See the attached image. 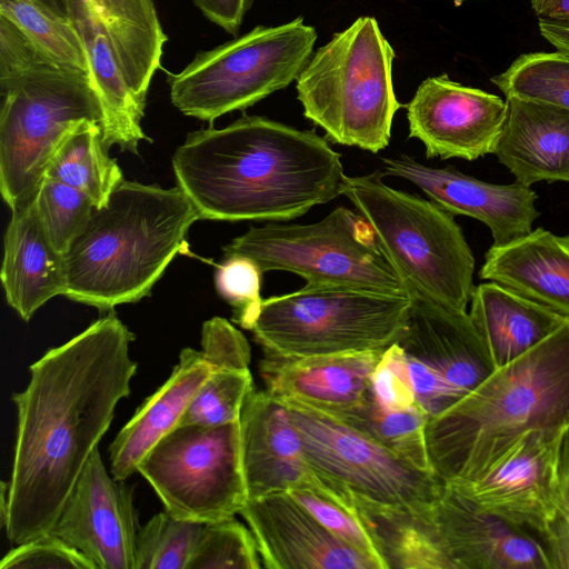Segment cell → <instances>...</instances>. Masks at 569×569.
<instances>
[{"label": "cell", "instance_id": "cell-1", "mask_svg": "<svg viewBox=\"0 0 569 569\" xmlns=\"http://www.w3.org/2000/svg\"><path fill=\"white\" fill-rule=\"evenodd\" d=\"M134 336L113 313L30 366L12 395L17 431L2 519L13 545L49 533L117 408L131 391Z\"/></svg>", "mask_w": 569, "mask_h": 569}, {"label": "cell", "instance_id": "cell-2", "mask_svg": "<svg viewBox=\"0 0 569 569\" xmlns=\"http://www.w3.org/2000/svg\"><path fill=\"white\" fill-rule=\"evenodd\" d=\"M200 219L287 221L341 194V156L313 130L242 116L190 132L172 157Z\"/></svg>", "mask_w": 569, "mask_h": 569}, {"label": "cell", "instance_id": "cell-3", "mask_svg": "<svg viewBox=\"0 0 569 569\" xmlns=\"http://www.w3.org/2000/svg\"><path fill=\"white\" fill-rule=\"evenodd\" d=\"M568 429L569 319L429 419L426 442L435 476L459 483L483 475L527 433Z\"/></svg>", "mask_w": 569, "mask_h": 569}, {"label": "cell", "instance_id": "cell-4", "mask_svg": "<svg viewBox=\"0 0 569 569\" xmlns=\"http://www.w3.org/2000/svg\"><path fill=\"white\" fill-rule=\"evenodd\" d=\"M199 219L178 186L123 180L63 254L64 297L110 310L149 296Z\"/></svg>", "mask_w": 569, "mask_h": 569}, {"label": "cell", "instance_id": "cell-5", "mask_svg": "<svg viewBox=\"0 0 569 569\" xmlns=\"http://www.w3.org/2000/svg\"><path fill=\"white\" fill-rule=\"evenodd\" d=\"M0 98V191L13 211L33 201L66 136L102 111L89 74L49 61L1 16Z\"/></svg>", "mask_w": 569, "mask_h": 569}, {"label": "cell", "instance_id": "cell-6", "mask_svg": "<svg viewBox=\"0 0 569 569\" xmlns=\"http://www.w3.org/2000/svg\"><path fill=\"white\" fill-rule=\"evenodd\" d=\"M396 52L375 17L357 18L312 52L296 80L303 116L338 144L386 149L397 111Z\"/></svg>", "mask_w": 569, "mask_h": 569}, {"label": "cell", "instance_id": "cell-7", "mask_svg": "<svg viewBox=\"0 0 569 569\" xmlns=\"http://www.w3.org/2000/svg\"><path fill=\"white\" fill-rule=\"evenodd\" d=\"M383 177L379 170L345 176L341 194L368 221L403 287L467 311L476 260L453 214L432 200L388 186Z\"/></svg>", "mask_w": 569, "mask_h": 569}, {"label": "cell", "instance_id": "cell-8", "mask_svg": "<svg viewBox=\"0 0 569 569\" xmlns=\"http://www.w3.org/2000/svg\"><path fill=\"white\" fill-rule=\"evenodd\" d=\"M410 307L407 292L307 282L262 299L247 330L263 355L282 358L385 351L401 338Z\"/></svg>", "mask_w": 569, "mask_h": 569}, {"label": "cell", "instance_id": "cell-9", "mask_svg": "<svg viewBox=\"0 0 569 569\" xmlns=\"http://www.w3.org/2000/svg\"><path fill=\"white\" fill-rule=\"evenodd\" d=\"M318 34L297 17L278 26H257L211 50L199 52L170 76V99L183 114L212 122L244 110L297 80Z\"/></svg>", "mask_w": 569, "mask_h": 569}, {"label": "cell", "instance_id": "cell-10", "mask_svg": "<svg viewBox=\"0 0 569 569\" xmlns=\"http://www.w3.org/2000/svg\"><path fill=\"white\" fill-rule=\"evenodd\" d=\"M222 251L226 257L252 259L263 272L289 271L307 282L406 293L368 221L346 207L309 224L271 222L251 227Z\"/></svg>", "mask_w": 569, "mask_h": 569}, {"label": "cell", "instance_id": "cell-11", "mask_svg": "<svg viewBox=\"0 0 569 569\" xmlns=\"http://www.w3.org/2000/svg\"><path fill=\"white\" fill-rule=\"evenodd\" d=\"M138 472L178 519H230L248 501L239 421L177 426L147 453Z\"/></svg>", "mask_w": 569, "mask_h": 569}, {"label": "cell", "instance_id": "cell-12", "mask_svg": "<svg viewBox=\"0 0 569 569\" xmlns=\"http://www.w3.org/2000/svg\"><path fill=\"white\" fill-rule=\"evenodd\" d=\"M279 400V399H278ZM301 436L309 467L332 497L427 508L443 483L346 422L296 400H279Z\"/></svg>", "mask_w": 569, "mask_h": 569}, {"label": "cell", "instance_id": "cell-13", "mask_svg": "<svg viewBox=\"0 0 569 569\" xmlns=\"http://www.w3.org/2000/svg\"><path fill=\"white\" fill-rule=\"evenodd\" d=\"M565 433L531 431L480 477L445 485L540 539L557 507Z\"/></svg>", "mask_w": 569, "mask_h": 569}, {"label": "cell", "instance_id": "cell-14", "mask_svg": "<svg viewBox=\"0 0 569 569\" xmlns=\"http://www.w3.org/2000/svg\"><path fill=\"white\" fill-rule=\"evenodd\" d=\"M139 529L133 488L107 471L97 448L50 533L81 552L94 569H133Z\"/></svg>", "mask_w": 569, "mask_h": 569}, {"label": "cell", "instance_id": "cell-15", "mask_svg": "<svg viewBox=\"0 0 569 569\" xmlns=\"http://www.w3.org/2000/svg\"><path fill=\"white\" fill-rule=\"evenodd\" d=\"M406 108L409 137L422 142L428 159L493 154L507 116L506 100L446 73L425 79Z\"/></svg>", "mask_w": 569, "mask_h": 569}, {"label": "cell", "instance_id": "cell-16", "mask_svg": "<svg viewBox=\"0 0 569 569\" xmlns=\"http://www.w3.org/2000/svg\"><path fill=\"white\" fill-rule=\"evenodd\" d=\"M385 176L402 178L421 189L451 214H463L486 224L493 243L501 246L528 234L539 217L537 193L518 181L487 182L451 167L433 168L402 154L385 158Z\"/></svg>", "mask_w": 569, "mask_h": 569}, {"label": "cell", "instance_id": "cell-17", "mask_svg": "<svg viewBox=\"0 0 569 569\" xmlns=\"http://www.w3.org/2000/svg\"><path fill=\"white\" fill-rule=\"evenodd\" d=\"M268 569H379L326 529L289 492L249 499L239 512Z\"/></svg>", "mask_w": 569, "mask_h": 569}, {"label": "cell", "instance_id": "cell-18", "mask_svg": "<svg viewBox=\"0 0 569 569\" xmlns=\"http://www.w3.org/2000/svg\"><path fill=\"white\" fill-rule=\"evenodd\" d=\"M239 427L248 500L307 485L326 489L308 465L289 410L267 390L249 393Z\"/></svg>", "mask_w": 569, "mask_h": 569}, {"label": "cell", "instance_id": "cell-19", "mask_svg": "<svg viewBox=\"0 0 569 569\" xmlns=\"http://www.w3.org/2000/svg\"><path fill=\"white\" fill-rule=\"evenodd\" d=\"M433 513L455 569H551L538 537L478 509L445 483Z\"/></svg>", "mask_w": 569, "mask_h": 569}, {"label": "cell", "instance_id": "cell-20", "mask_svg": "<svg viewBox=\"0 0 569 569\" xmlns=\"http://www.w3.org/2000/svg\"><path fill=\"white\" fill-rule=\"evenodd\" d=\"M411 298L403 351L439 371L463 396L496 368L469 312L446 307L405 286Z\"/></svg>", "mask_w": 569, "mask_h": 569}, {"label": "cell", "instance_id": "cell-21", "mask_svg": "<svg viewBox=\"0 0 569 569\" xmlns=\"http://www.w3.org/2000/svg\"><path fill=\"white\" fill-rule=\"evenodd\" d=\"M383 351L282 358L264 355L260 373L279 400H296L327 413L357 403L370 386Z\"/></svg>", "mask_w": 569, "mask_h": 569}, {"label": "cell", "instance_id": "cell-22", "mask_svg": "<svg viewBox=\"0 0 569 569\" xmlns=\"http://www.w3.org/2000/svg\"><path fill=\"white\" fill-rule=\"evenodd\" d=\"M507 116L493 154L531 187L540 181L569 182V109L506 97Z\"/></svg>", "mask_w": 569, "mask_h": 569}, {"label": "cell", "instance_id": "cell-23", "mask_svg": "<svg viewBox=\"0 0 569 569\" xmlns=\"http://www.w3.org/2000/svg\"><path fill=\"white\" fill-rule=\"evenodd\" d=\"M479 277L569 319V234L537 228L508 243L492 244Z\"/></svg>", "mask_w": 569, "mask_h": 569}, {"label": "cell", "instance_id": "cell-24", "mask_svg": "<svg viewBox=\"0 0 569 569\" xmlns=\"http://www.w3.org/2000/svg\"><path fill=\"white\" fill-rule=\"evenodd\" d=\"M210 375L201 350L183 348L170 377L138 408L110 445V472L127 480L147 453L180 422Z\"/></svg>", "mask_w": 569, "mask_h": 569}, {"label": "cell", "instance_id": "cell-25", "mask_svg": "<svg viewBox=\"0 0 569 569\" xmlns=\"http://www.w3.org/2000/svg\"><path fill=\"white\" fill-rule=\"evenodd\" d=\"M1 283L7 302L24 320L66 292L64 258L50 242L33 201L11 211L4 233Z\"/></svg>", "mask_w": 569, "mask_h": 569}, {"label": "cell", "instance_id": "cell-26", "mask_svg": "<svg viewBox=\"0 0 569 569\" xmlns=\"http://www.w3.org/2000/svg\"><path fill=\"white\" fill-rule=\"evenodd\" d=\"M67 17L80 34L89 74L102 111V136L106 147L138 152L139 142L148 140L141 127L142 104L130 90L113 47L89 0H62Z\"/></svg>", "mask_w": 569, "mask_h": 569}, {"label": "cell", "instance_id": "cell-27", "mask_svg": "<svg viewBox=\"0 0 569 569\" xmlns=\"http://www.w3.org/2000/svg\"><path fill=\"white\" fill-rule=\"evenodd\" d=\"M201 352L210 366V375L178 426L239 421L242 406L254 389L247 338L227 319L213 317L202 325Z\"/></svg>", "mask_w": 569, "mask_h": 569}, {"label": "cell", "instance_id": "cell-28", "mask_svg": "<svg viewBox=\"0 0 569 569\" xmlns=\"http://www.w3.org/2000/svg\"><path fill=\"white\" fill-rule=\"evenodd\" d=\"M348 505L385 569H455L435 518V503L427 508L387 505L349 493Z\"/></svg>", "mask_w": 569, "mask_h": 569}, {"label": "cell", "instance_id": "cell-29", "mask_svg": "<svg viewBox=\"0 0 569 569\" xmlns=\"http://www.w3.org/2000/svg\"><path fill=\"white\" fill-rule=\"evenodd\" d=\"M470 305L469 316L495 368L516 360L567 320L493 281L476 286Z\"/></svg>", "mask_w": 569, "mask_h": 569}, {"label": "cell", "instance_id": "cell-30", "mask_svg": "<svg viewBox=\"0 0 569 569\" xmlns=\"http://www.w3.org/2000/svg\"><path fill=\"white\" fill-rule=\"evenodd\" d=\"M113 47L127 84L146 104L166 33L152 0H89Z\"/></svg>", "mask_w": 569, "mask_h": 569}, {"label": "cell", "instance_id": "cell-31", "mask_svg": "<svg viewBox=\"0 0 569 569\" xmlns=\"http://www.w3.org/2000/svg\"><path fill=\"white\" fill-rule=\"evenodd\" d=\"M100 122L83 121L63 139L44 177L63 182L102 208L123 181L117 161L107 153Z\"/></svg>", "mask_w": 569, "mask_h": 569}, {"label": "cell", "instance_id": "cell-32", "mask_svg": "<svg viewBox=\"0 0 569 569\" xmlns=\"http://www.w3.org/2000/svg\"><path fill=\"white\" fill-rule=\"evenodd\" d=\"M328 415L371 437L411 466L432 472L426 442L429 417L419 403L407 409L385 408L369 386L357 403Z\"/></svg>", "mask_w": 569, "mask_h": 569}, {"label": "cell", "instance_id": "cell-33", "mask_svg": "<svg viewBox=\"0 0 569 569\" xmlns=\"http://www.w3.org/2000/svg\"><path fill=\"white\" fill-rule=\"evenodd\" d=\"M0 16L12 22L52 63L89 74L82 39L64 13L43 0H0Z\"/></svg>", "mask_w": 569, "mask_h": 569}, {"label": "cell", "instance_id": "cell-34", "mask_svg": "<svg viewBox=\"0 0 569 569\" xmlns=\"http://www.w3.org/2000/svg\"><path fill=\"white\" fill-rule=\"evenodd\" d=\"M490 80L506 97L569 109V56L558 50L523 53Z\"/></svg>", "mask_w": 569, "mask_h": 569}, {"label": "cell", "instance_id": "cell-35", "mask_svg": "<svg viewBox=\"0 0 569 569\" xmlns=\"http://www.w3.org/2000/svg\"><path fill=\"white\" fill-rule=\"evenodd\" d=\"M203 527L166 510L154 515L138 531L133 569H188Z\"/></svg>", "mask_w": 569, "mask_h": 569}, {"label": "cell", "instance_id": "cell-36", "mask_svg": "<svg viewBox=\"0 0 569 569\" xmlns=\"http://www.w3.org/2000/svg\"><path fill=\"white\" fill-rule=\"evenodd\" d=\"M33 203L47 237L62 254L96 209L86 193L47 177L43 178Z\"/></svg>", "mask_w": 569, "mask_h": 569}, {"label": "cell", "instance_id": "cell-37", "mask_svg": "<svg viewBox=\"0 0 569 569\" xmlns=\"http://www.w3.org/2000/svg\"><path fill=\"white\" fill-rule=\"evenodd\" d=\"M262 561L251 530L234 517L204 523L188 569H259Z\"/></svg>", "mask_w": 569, "mask_h": 569}, {"label": "cell", "instance_id": "cell-38", "mask_svg": "<svg viewBox=\"0 0 569 569\" xmlns=\"http://www.w3.org/2000/svg\"><path fill=\"white\" fill-rule=\"evenodd\" d=\"M288 492L333 536L372 559L379 569H385L369 535L349 505L332 497L328 490L311 485Z\"/></svg>", "mask_w": 569, "mask_h": 569}, {"label": "cell", "instance_id": "cell-39", "mask_svg": "<svg viewBox=\"0 0 569 569\" xmlns=\"http://www.w3.org/2000/svg\"><path fill=\"white\" fill-rule=\"evenodd\" d=\"M262 273L252 259L243 256H228L217 267L216 290L233 308V322L243 329L262 300Z\"/></svg>", "mask_w": 569, "mask_h": 569}, {"label": "cell", "instance_id": "cell-40", "mask_svg": "<svg viewBox=\"0 0 569 569\" xmlns=\"http://www.w3.org/2000/svg\"><path fill=\"white\" fill-rule=\"evenodd\" d=\"M0 569H94L77 549L52 533L17 545L1 560Z\"/></svg>", "mask_w": 569, "mask_h": 569}, {"label": "cell", "instance_id": "cell-41", "mask_svg": "<svg viewBox=\"0 0 569 569\" xmlns=\"http://www.w3.org/2000/svg\"><path fill=\"white\" fill-rule=\"evenodd\" d=\"M370 390L377 402L388 409H407L418 403L407 356L397 342L382 352L370 377Z\"/></svg>", "mask_w": 569, "mask_h": 569}, {"label": "cell", "instance_id": "cell-42", "mask_svg": "<svg viewBox=\"0 0 569 569\" xmlns=\"http://www.w3.org/2000/svg\"><path fill=\"white\" fill-rule=\"evenodd\" d=\"M540 540L549 555L551 569H569V429L561 443L556 511Z\"/></svg>", "mask_w": 569, "mask_h": 569}, {"label": "cell", "instance_id": "cell-43", "mask_svg": "<svg viewBox=\"0 0 569 569\" xmlns=\"http://www.w3.org/2000/svg\"><path fill=\"white\" fill-rule=\"evenodd\" d=\"M406 356L416 400L426 411L429 419L440 415L463 397L435 368L407 353Z\"/></svg>", "mask_w": 569, "mask_h": 569}, {"label": "cell", "instance_id": "cell-44", "mask_svg": "<svg viewBox=\"0 0 569 569\" xmlns=\"http://www.w3.org/2000/svg\"><path fill=\"white\" fill-rule=\"evenodd\" d=\"M202 14L222 28L226 32L238 36L252 0H192Z\"/></svg>", "mask_w": 569, "mask_h": 569}, {"label": "cell", "instance_id": "cell-45", "mask_svg": "<svg viewBox=\"0 0 569 569\" xmlns=\"http://www.w3.org/2000/svg\"><path fill=\"white\" fill-rule=\"evenodd\" d=\"M538 20L569 23V0H530Z\"/></svg>", "mask_w": 569, "mask_h": 569}, {"label": "cell", "instance_id": "cell-46", "mask_svg": "<svg viewBox=\"0 0 569 569\" xmlns=\"http://www.w3.org/2000/svg\"><path fill=\"white\" fill-rule=\"evenodd\" d=\"M540 34L555 47L556 50L569 56V23H557L538 20Z\"/></svg>", "mask_w": 569, "mask_h": 569}, {"label": "cell", "instance_id": "cell-47", "mask_svg": "<svg viewBox=\"0 0 569 569\" xmlns=\"http://www.w3.org/2000/svg\"><path fill=\"white\" fill-rule=\"evenodd\" d=\"M450 1H452L455 3V6H460L468 0H450Z\"/></svg>", "mask_w": 569, "mask_h": 569}]
</instances>
